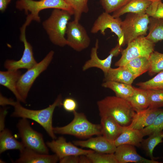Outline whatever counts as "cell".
<instances>
[{"label":"cell","instance_id":"obj_1","mask_svg":"<svg viewBox=\"0 0 163 163\" xmlns=\"http://www.w3.org/2000/svg\"><path fill=\"white\" fill-rule=\"evenodd\" d=\"M62 97L61 94L57 96L52 104L40 110L26 108L22 106L19 101H14L12 105L14 107V110L11 116L30 119L36 121L44 129L51 138L56 139L52 125L53 116L56 108L62 106Z\"/></svg>","mask_w":163,"mask_h":163},{"label":"cell","instance_id":"obj_2","mask_svg":"<svg viewBox=\"0 0 163 163\" xmlns=\"http://www.w3.org/2000/svg\"><path fill=\"white\" fill-rule=\"evenodd\" d=\"M100 117H111L123 126L130 124L135 111L126 100L116 96H108L97 101Z\"/></svg>","mask_w":163,"mask_h":163},{"label":"cell","instance_id":"obj_3","mask_svg":"<svg viewBox=\"0 0 163 163\" xmlns=\"http://www.w3.org/2000/svg\"><path fill=\"white\" fill-rule=\"evenodd\" d=\"M72 15L67 11L54 9L49 17L43 22V27L54 44L60 47L67 45L66 35Z\"/></svg>","mask_w":163,"mask_h":163},{"label":"cell","instance_id":"obj_4","mask_svg":"<svg viewBox=\"0 0 163 163\" xmlns=\"http://www.w3.org/2000/svg\"><path fill=\"white\" fill-rule=\"evenodd\" d=\"M73 113L74 118L70 123L64 126L53 127L55 134L70 135L80 139L101 135L100 124L91 122L83 113L76 111Z\"/></svg>","mask_w":163,"mask_h":163},{"label":"cell","instance_id":"obj_5","mask_svg":"<svg viewBox=\"0 0 163 163\" xmlns=\"http://www.w3.org/2000/svg\"><path fill=\"white\" fill-rule=\"evenodd\" d=\"M17 8L24 10L26 13L29 12L26 19L30 22L34 21L40 22L39 12L42 10L49 8L59 9L67 11L72 15L74 11L64 0H18L16 3Z\"/></svg>","mask_w":163,"mask_h":163},{"label":"cell","instance_id":"obj_6","mask_svg":"<svg viewBox=\"0 0 163 163\" xmlns=\"http://www.w3.org/2000/svg\"><path fill=\"white\" fill-rule=\"evenodd\" d=\"M149 17L146 13H128L121 24L123 46L139 37L147 35Z\"/></svg>","mask_w":163,"mask_h":163},{"label":"cell","instance_id":"obj_7","mask_svg":"<svg viewBox=\"0 0 163 163\" xmlns=\"http://www.w3.org/2000/svg\"><path fill=\"white\" fill-rule=\"evenodd\" d=\"M155 43L145 36H141L127 44V47L121 52V56L115 64L117 66H125L129 61L140 57L149 58L154 51Z\"/></svg>","mask_w":163,"mask_h":163},{"label":"cell","instance_id":"obj_8","mask_svg":"<svg viewBox=\"0 0 163 163\" xmlns=\"http://www.w3.org/2000/svg\"><path fill=\"white\" fill-rule=\"evenodd\" d=\"M19 136L25 147L38 152L49 154V149L43 135L34 129L27 119L21 118L17 124Z\"/></svg>","mask_w":163,"mask_h":163},{"label":"cell","instance_id":"obj_9","mask_svg":"<svg viewBox=\"0 0 163 163\" xmlns=\"http://www.w3.org/2000/svg\"><path fill=\"white\" fill-rule=\"evenodd\" d=\"M54 54V51H50L40 62L21 75L17 83V88L19 94L25 100L34 81L47 68L53 58Z\"/></svg>","mask_w":163,"mask_h":163},{"label":"cell","instance_id":"obj_10","mask_svg":"<svg viewBox=\"0 0 163 163\" xmlns=\"http://www.w3.org/2000/svg\"><path fill=\"white\" fill-rule=\"evenodd\" d=\"M29 25L25 21L20 29V40L23 43L24 46L22 56L18 61L7 60L4 63V66L7 70H17L22 69H28L37 63L34 56L32 47L26 38V29L27 27Z\"/></svg>","mask_w":163,"mask_h":163},{"label":"cell","instance_id":"obj_11","mask_svg":"<svg viewBox=\"0 0 163 163\" xmlns=\"http://www.w3.org/2000/svg\"><path fill=\"white\" fill-rule=\"evenodd\" d=\"M122 22L120 17L114 18L105 11L101 14L95 21L91 32L95 34L100 31L104 35L105 30L109 29L117 36L118 43L122 46H123L124 40L121 27Z\"/></svg>","mask_w":163,"mask_h":163},{"label":"cell","instance_id":"obj_12","mask_svg":"<svg viewBox=\"0 0 163 163\" xmlns=\"http://www.w3.org/2000/svg\"><path fill=\"white\" fill-rule=\"evenodd\" d=\"M66 35L67 45L76 51H81L90 45V37L79 21L74 20L69 22Z\"/></svg>","mask_w":163,"mask_h":163},{"label":"cell","instance_id":"obj_13","mask_svg":"<svg viewBox=\"0 0 163 163\" xmlns=\"http://www.w3.org/2000/svg\"><path fill=\"white\" fill-rule=\"evenodd\" d=\"M122 47L117 43L109 53V55L103 59L99 58L97 55L99 48V40H96L94 46L91 50L90 59L86 61L82 67L83 71L92 68H97L101 69L104 75L107 74L110 69L112 59L113 57L117 56L123 50Z\"/></svg>","mask_w":163,"mask_h":163},{"label":"cell","instance_id":"obj_14","mask_svg":"<svg viewBox=\"0 0 163 163\" xmlns=\"http://www.w3.org/2000/svg\"><path fill=\"white\" fill-rule=\"evenodd\" d=\"M46 143L48 147L58 156L59 159L70 155H87L94 151L78 148L73 143L67 142L66 139L62 136Z\"/></svg>","mask_w":163,"mask_h":163},{"label":"cell","instance_id":"obj_15","mask_svg":"<svg viewBox=\"0 0 163 163\" xmlns=\"http://www.w3.org/2000/svg\"><path fill=\"white\" fill-rule=\"evenodd\" d=\"M73 142L76 146L89 148L100 153H114L117 147L114 142L109 140L102 135L90 137L86 140H75Z\"/></svg>","mask_w":163,"mask_h":163},{"label":"cell","instance_id":"obj_16","mask_svg":"<svg viewBox=\"0 0 163 163\" xmlns=\"http://www.w3.org/2000/svg\"><path fill=\"white\" fill-rule=\"evenodd\" d=\"M118 163H159L158 161L149 159L140 155L135 146L123 144L117 146L114 153Z\"/></svg>","mask_w":163,"mask_h":163},{"label":"cell","instance_id":"obj_17","mask_svg":"<svg viewBox=\"0 0 163 163\" xmlns=\"http://www.w3.org/2000/svg\"><path fill=\"white\" fill-rule=\"evenodd\" d=\"M20 152L19 157L15 163H56L59 160V157L55 154H41L25 147Z\"/></svg>","mask_w":163,"mask_h":163},{"label":"cell","instance_id":"obj_18","mask_svg":"<svg viewBox=\"0 0 163 163\" xmlns=\"http://www.w3.org/2000/svg\"><path fill=\"white\" fill-rule=\"evenodd\" d=\"M163 111L161 108H147L136 112L130 125L127 126L138 130H141L150 125L156 116Z\"/></svg>","mask_w":163,"mask_h":163},{"label":"cell","instance_id":"obj_19","mask_svg":"<svg viewBox=\"0 0 163 163\" xmlns=\"http://www.w3.org/2000/svg\"><path fill=\"white\" fill-rule=\"evenodd\" d=\"M101 117V135L114 142L126 126H121L110 117L104 116Z\"/></svg>","mask_w":163,"mask_h":163},{"label":"cell","instance_id":"obj_20","mask_svg":"<svg viewBox=\"0 0 163 163\" xmlns=\"http://www.w3.org/2000/svg\"><path fill=\"white\" fill-rule=\"evenodd\" d=\"M21 73L19 70L1 71L0 84L11 91L17 101L25 103L26 101L21 96L17 88V83L21 75Z\"/></svg>","mask_w":163,"mask_h":163},{"label":"cell","instance_id":"obj_21","mask_svg":"<svg viewBox=\"0 0 163 163\" xmlns=\"http://www.w3.org/2000/svg\"><path fill=\"white\" fill-rule=\"evenodd\" d=\"M144 136L141 130L126 126L125 129L114 141L116 146L123 144H128L140 147Z\"/></svg>","mask_w":163,"mask_h":163},{"label":"cell","instance_id":"obj_22","mask_svg":"<svg viewBox=\"0 0 163 163\" xmlns=\"http://www.w3.org/2000/svg\"><path fill=\"white\" fill-rule=\"evenodd\" d=\"M104 82L112 81L132 85L135 79L131 72L125 66H118L116 68L110 69L104 75Z\"/></svg>","mask_w":163,"mask_h":163},{"label":"cell","instance_id":"obj_23","mask_svg":"<svg viewBox=\"0 0 163 163\" xmlns=\"http://www.w3.org/2000/svg\"><path fill=\"white\" fill-rule=\"evenodd\" d=\"M152 2L149 0H130L124 6L113 12L114 18H119L126 13H146Z\"/></svg>","mask_w":163,"mask_h":163},{"label":"cell","instance_id":"obj_24","mask_svg":"<svg viewBox=\"0 0 163 163\" xmlns=\"http://www.w3.org/2000/svg\"><path fill=\"white\" fill-rule=\"evenodd\" d=\"M25 147L23 144L15 139L11 131L4 129L0 132V153L10 150L20 151Z\"/></svg>","mask_w":163,"mask_h":163},{"label":"cell","instance_id":"obj_25","mask_svg":"<svg viewBox=\"0 0 163 163\" xmlns=\"http://www.w3.org/2000/svg\"><path fill=\"white\" fill-rule=\"evenodd\" d=\"M127 101L135 112L143 110L149 107L147 91L140 88L135 87L133 94Z\"/></svg>","mask_w":163,"mask_h":163},{"label":"cell","instance_id":"obj_26","mask_svg":"<svg viewBox=\"0 0 163 163\" xmlns=\"http://www.w3.org/2000/svg\"><path fill=\"white\" fill-rule=\"evenodd\" d=\"M102 86L112 90L117 97L126 100L133 94L135 88L131 85L112 81L104 82Z\"/></svg>","mask_w":163,"mask_h":163},{"label":"cell","instance_id":"obj_27","mask_svg":"<svg viewBox=\"0 0 163 163\" xmlns=\"http://www.w3.org/2000/svg\"><path fill=\"white\" fill-rule=\"evenodd\" d=\"M123 66L131 72L136 79L148 71L150 65L149 59L140 57L131 60Z\"/></svg>","mask_w":163,"mask_h":163},{"label":"cell","instance_id":"obj_28","mask_svg":"<svg viewBox=\"0 0 163 163\" xmlns=\"http://www.w3.org/2000/svg\"><path fill=\"white\" fill-rule=\"evenodd\" d=\"M149 19V32L146 37L155 43L163 40V18L150 17Z\"/></svg>","mask_w":163,"mask_h":163},{"label":"cell","instance_id":"obj_29","mask_svg":"<svg viewBox=\"0 0 163 163\" xmlns=\"http://www.w3.org/2000/svg\"><path fill=\"white\" fill-rule=\"evenodd\" d=\"M163 130L154 133L149 136L148 138L143 139L141 143V146L150 158L155 160L153 155V150L158 144L163 142Z\"/></svg>","mask_w":163,"mask_h":163},{"label":"cell","instance_id":"obj_30","mask_svg":"<svg viewBox=\"0 0 163 163\" xmlns=\"http://www.w3.org/2000/svg\"><path fill=\"white\" fill-rule=\"evenodd\" d=\"M149 60L150 67L148 72L153 76L163 71V54L154 51L150 55Z\"/></svg>","mask_w":163,"mask_h":163},{"label":"cell","instance_id":"obj_31","mask_svg":"<svg viewBox=\"0 0 163 163\" xmlns=\"http://www.w3.org/2000/svg\"><path fill=\"white\" fill-rule=\"evenodd\" d=\"M136 85L145 90L163 91V71L158 73L151 79L138 83Z\"/></svg>","mask_w":163,"mask_h":163},{"label":"cell","instance_id":"obj_32","mask_svg":"<svg viewBox=\"0 0 163 163\" xmlns=\"http://www.w3.org/2000/svg\"><path fill=\"white\" fill-rule=\"evenodd\" d=\"M87 156L91 163H118L114 153H103L94 151Z\"/></svg>","mask_w":163,"mask_h":163},{"label":"cell","instance_id":"obj_33","mask_svg":"<svg viewBox=\"0 0 163 163\" xmlns=\"http://www.w3.org/2000/svg\"><path fill=\"white\" fill-rule=\"evenodd\" d=\"M141 130L144 136L163 130V111L156 116L150 125Z\"/></svg>","mask_w":163,"mask_h":163},{"label":"cell","instance_id":"obj_34","mask_svg":"<svg viewBox=\"0 0 163 163\" xmlns=\"http://www.w3.org/2000/svg\"><path fill=\"white\" fill-rule=\"evenodd\" d=\"M146 90L149 99V107L158 108L163 107V91Z\"/></svg>","mask_w":163,"mask_h":163},{"label":"cell","instance_id":"obj_35","mask_svg":"<svg viewBox=\"0 0 163 163\" xmlns=\"http://www.w3.org/2000/svg\"><path fill=\"white\" fill-rule=\"evenodd\" d=\"M130 0H101L100 3L105 11L110 13L120 8Z\"/></svg>","mask_w":163,"mask_h":163},{"label":"cell","instance_id":"obj_36","mask_svg":"<svg viewBox=\"0 0 163 163\" xmlns=\"http://www.w3.org/2000/svg\"><path fill=\"white\" fill-rule=\"evenodd\" d=\"M88 0H75L73 7L74 20L79 21L82 14L89 11Z\"/></svg>","mask_w":163,"mask_h":163},{"label":"cell","instance_id":"obj_37","mask_svg":"<svg viewBox=\"0 0 163 163\" xmlns=\"http://www.w3.org/2000/svg\"><path fill=\"white\" fill-rule=\"evenodd\" d=\"M146 13L149 17L163 18V3L161 1L152 2Z\"/></svg>","mask_w":163,"mask_h":163},{"label":"cell","instance_id":"obj_38","mask_svg":"<svg viewBox=\"0 0 163 163\" xmlns=\"http://www.w3.org/2000/svg\"><path fill=\"white\" fill-rule=\"evenodd\" d=\"M62 106L66 111L73 112L76 111L78 105L74 99L71 97H67L62 101Z\"/></svg>","mask_w":163,"mask_h":163},{"label":"cell","instance_id":"obj_39","mask_svg":"<svg viewBox=\"0 0 163 163\" xmlns=\"http://www.w3.org/2000/svg\"><path fill=\"white\" fill-rule=\"evenodd\" d=\"M79 155H70L59 159L60 163H79Z\"/></svg>","mask_w":163,"mask_h":163},{"label":"cell","instance_id":"obj_40","mask_svg":"<svg viewBox=\"0 0 163 163\" xmlns=\"http://www.w3.org/2000/svg\"><path fill=\"white\" fill-rule=\"evenodd\" d=\"M7 114V110L6 109H2L0 113V131L5 129V117Z\"/></svg>","mask_w":163,"mask_h":163},{"label":"cell","instance_id":"obj_41","mask_svg":"<svg viewBox=\"0 0 163 163\" xmlns=\"http://www.w3.org/2000/svg\"><path fill=\"white\" fill-rule=\"evenodd\" d=\"M0 99V104L2 106L6 105H11L14 101L11 99L8 98L3 96L1 94Z\"/></svg>","mask_w":163,"mask_h":163},{"label":"cell","instance_id":"obj_42","mask_svg":"<svg viewBox=\"0 0 163 163\" xmlns=\"http://www.w3.org/2000/svg\"><path fill=\"white\" fill-rule=\"evenodd\" d=\"M11 0H0V11L2 12L5 10Z\"/></svg>","mask_w":163,"mask_h":163},{"label":"cell","instance_id":"obj_43","mask_svg":"<svg viewBox=\"0 0 163 163\" xmlns=\"http://www.w3.org/2000/svg\"><path fill=\"white\" fill-rule=\"evenodd\" d=\"M79 163H91V162L87 155H79Z\"/></svg>","mask_w":163,"mask_h":163},{"label":"cell","instance_id":"obj_44","mask_svg":"<svg viewBox=\"0 0 163 163\" xmlns=\"http://www.w3.org/2000/svg\"><path fill=\"white\" fill-rule=\"evenodd\" d=\"M73 9L75 0H64Z\"/></svg>","mask_w":163,"mask_h":163},{"label":"cell","instance_id":"obj_45","mask_svg":"<svg viewBox=\"0 0 163 163\" xmlns=\"http://www.w3.org/2000/svg\"><path fill=\"white\" fill-rule=\"evenodd\" d=\"M152 2H158L160 1H161V0H149Z\"/></svg>","mask_w":163,"mask_h":163}]
</instances>
